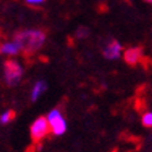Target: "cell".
Listing matches in <instances>:
<instances>
[{
    "label": "cell",
    "mask_w": 152,
    "mask_h": 152,
    "mask_svg": "<svg viewBox=\"0 0 152 152\" xmlns=\"http://www.w3.org/2000/svg\"><path fill=\"white\" fill-rule=\"evenodd\" d=\"M45 40H46V34L42 30H37V28L22 30V31L15 34L14 36V41L21 47V51L28 53H34L39 51L43 46Z\"/></svg>",
    "instance_id": "6da1fadb"
},
{
    "label": "cell",
    "mask_w": 152,
    "mask_h": 152,
    "mask_svg": "<svg viewBox=\"0 0 152 152\" xmlns=\"http://www.w3.org/2000/svg\"><path fill=\"white\" fill-rule=\"evenodd\" d=\"M4 72H5V83L9 87H15L20 82L24 68L15 59H6L4 63Z\"/></svg>",
    "instance_id": "7a4b0ae2"
},
{
    "label": "cell",
    "mask_w": 152,
    "mask_h": 152,
    "mask_svg": "<svg viewBox=\"0 0 152 152\" xmlns=\"http://www.w3.org/2000/svg\"><path fill=\"white\" fill-rule=\"evenodd\" d=\"M47 120L51 126V132L55 136L63 135L67 130V123L58 109H53L47 115Z\"/></svg>",
    "instance_id": "3957f363"
},
{
    "label": "cell",
    "mask_w": 152,
    "mask_h": 152,
    "mask_svg": "<svg viewBox=\"0 0 152 152\" xmlns=\"http://www.w3.org/2000/svg\"><path fill=\"white\" fill-rule=\"evenodd\" d=\"M30 131H31V139L34 142H40L43 137H46L47 134L51 131V126L47 118L45 116L37 118L31 125Z\"/></svg>",
    "instance_id": "277c9868"
},
{
    "label": "cell",
    "mask_w": 152,
    "mask_h": 152,
    "mask_svg": "<svg viewBox=\"0 0 152 152\" xmlns=\"http://www.w3.org/2000/svg\"><path fill=\"white\" fill-rule=\"evenodd\" d=\"M121 51H123V46L116 40H111L103 50V55L106 59H118L121 55Z\"/></svg>",
    "instance_id": "5b68a950"
},
{
    "label": "cell",
    "mask_w": 152,
    "mask_h": 152,
    "mask_svg": "<svg viewBox=\"0 0 152 152\" xmlns=\"http://www.w3.org/2000/svg\"><path fill=\"white\" fill-rule=\"evenodd\" d=\"M142 58V48L141 47H130L124 52V59L127 64L135 66Z\"/></svg>",
    "instance_id": "8992f818"
},
{
    "label": "cell",
    "mask_w": 152,
    "mask_h": 152,
    "mask_svg": "<svg viewBox=\"0 0 152 152\" xmlns=\"http://www.w3.org/2000/svg\"><path fill=\"white\" fill-rule=\"evenodd\" d=\"M0 51H1V53H4V55H18L21 51V47L15 41H12V42L3 43L1 47H0Z\"/></svg>",
    "instance_id": "52a82bcc"
},
{
    "label": "cell",
    "mask_w": 152,
    "mask_h": 152,
    "mask_svg": "<svg viewBox=\"0 0 152 152\" xmlns=\"http://www.w3.org/2000/svg\"><path fill=\"white\" fill-rule=\"evenodd\" d=\"M47 88V84L45 80H39L36 83V84L32 88V93H31V100L32 102H36L39 98L45 93V90H46Z\"/></svg>",
    "instance_id": "ba28073f"
},
{
    "label": "cell",
    "mask_w": 152,
    "mask_h": 152,
    "mask_svg": "<svg viewBox=\"0 0 152 152\" xmlns=\"http://www.w3.org/2000/svg\"><path fill=\"white\" fill-rule=\"evenodd\" d=\"M15 119V111L14 110H7L6 113H4L1 118H0V123H1V125H5L7 123H10V121Z\"/></svg>",
    "instance_id": "9c48e42d"
},
{
    "label": "cell",
    "mask_w": 152,
    "mask_h": 152,
    "mask_svg": "<svg viewBox=\"0 0 152 152\" xmlns=\"http://www.w3.org/2000/svg\"><path fill=\"white\" fill-rule=\"evenodd\" d=\"M141 121H142V125L145 126V127L152 129V113H151V111H150V113H145V114L142 115Z\"/></svg>",
    "instance_id": "30bf717a"
},
{
    "label": "cell",
    "mask_w": 152,
    "mask_h": 152,
    "mask_svg": "<svg viewBox=\"0 0 152 152\" xmlns=\"http://www.w3.org/2000/svg\"><path fill=\"white\" fill-rule=\"evenodd\" d=\"M88 35H89V30L87 27H79L77 30V37L78 39H86Z\"/></svg>",
    "instance_id": "8fae6325"
},
{
    "label": "cell",
    "mask_w": 152,
    "mask_h": 152,
    "mask_svg": "<svg viewBox=\"0 0 152 152\" xmlns=\"http://www.w3.org/2000/svg\"><path fill=\"white\" fill-rule=\"evenodd\" d=\"M45 0H26V3L30 4V5H39V4H42Z\"/></svg>",
    "instance_id": "7c38bea8"
},
{
    "label": "cell",
    "mask_w": 152,
    "mask_h": 152,
    "mask_svg": "<svg viewBox=\"0 0 152 152\" xmlns=\"http://www.w3.org/2000/svg\"><path fill=\"white\" fill-rule=\"evenodd\" d=\"M146 3H150V4H152V0H145Z\"/></svg>",
    "instance_id": "4fadbf2b"
},
{
    "label": "cell",
    "mask_w": 152,
    "mask_h": 152,
    "mask_svg": "<svg viewBox=\"0 0 152 152\" xmlns=\"http://www.w3.org/2000/svg\"><path fill=\"white\" fill-rule=\"evenodd\" d=\"M113 152H118V151H116V150H114V151H113Z\"/></svg>",
    "instance_id": "5bb4252c"
}]
</instances>
